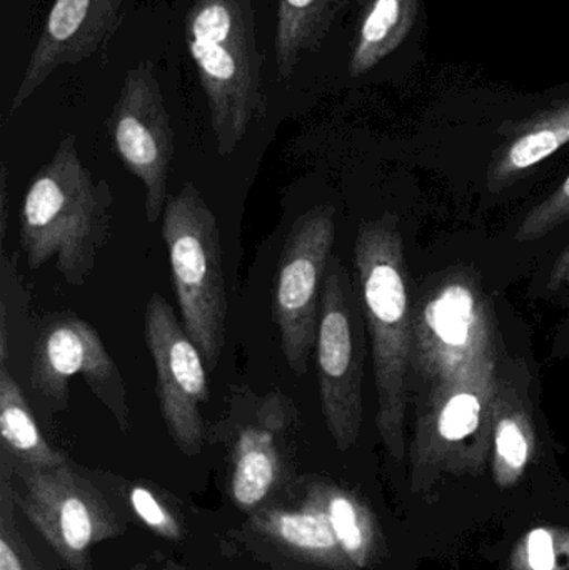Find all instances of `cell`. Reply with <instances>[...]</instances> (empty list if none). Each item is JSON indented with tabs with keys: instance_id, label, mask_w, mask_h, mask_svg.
Returning <instances> with one entry per match:
<instances>
[{
	"instance_id": "obj_1",
	"label": "cell",
	"mask_w": 569,
	"mask_h": 570,
	"mask_svg": "<svg viewBox=\"0 0 569 570\" xmlns=\"http://www.w3.org/2000/svg\"><path fill=\"white\" fill-rule=\"evenodd\" d=\"M112 193L89 173L76 137L60 140L33 176L20 209V247L30 271L53 261L67 284L84 285L109 239Z\"/></svg>"
},
{
	"instance_id": "obj_2",
	"label": "cell",
	"mask_w": 569,
	"mask_h": 570,
	"mask_svg": "<svg viewBox=\"0 0 569 570\" xmlns=\"http://www.w3.org/2000/svg\"><path fill=\"white\" fill-rule=\"evenodd\" d=\"M354 261L373 348L377 428L387 448L400 458L411 399L413 315L396 217L384 214L380 219L361 224Z\"/></svg>"
},
{
	"instance_id": "obj_3",
	"label": "cell",
	"mask_w": 569,
	"mask_h": 570,
	"mask_svg": "<svg viewBox=\"0 0 569 570\" xmlns=\"http://www.w3.org/2000/svg\"><path fill=\"white\" fill-rule=\"evenodd\" d=\"M501 389L500 351L487 302L468 277H451L413 317L411 395L431 414L454 395H500Z\"/></svg>"
},
{
	"instance_id": "obj_4",
	"label": "cell",
	"mask_w": 569,
	"mask_h": 570,
	"mask_svg": "<svg viewBox=\"0 0 569 570\" xmlns=\"http://www.w3.org/2000/svg\"><path fill=\"white\" fill-rule=\"evenodd\" d=\"M186 30L217 153L229 156L266 110L253 0H194Z\"/></svg>"
},
{
	"instance_id": "obj_5",
	"label": "cell",
	"mask_w": 569,
	"mask_h": 570,
	"mask_svg": "<svg viewBox=\"0 0 569 570\" xmlns=\"http://www.w3.org/2000/svg\"><path fill=\"white\" fill-rule=\"evenodd\" d=\"M160 233L169 253L184 328L203 354L206 367L214 371L226 344L229 302L219 226L194 184H184L176 196L167 199Z\"/></svg>"
},
{
	"instance_id": "obj_6",
	"label": "cell",
	"mask_w": 569,
	"mask_h": 570,
	"mask_svg": "<svg viewBox=\"0 0 569 570\" xmlns=\"http://www.w3.org/2000/svg\"><path fill=\"white\" fill-rule=\"evenodd\" d=\"M316 364L324 421L337 448L347 449L363 422L364 325L350 274L334 257L321 295Z\"/></svg>"
},
{
	"instance_id": "obj_7",
	"label": "cell",
	"mask_w": 569,
	"mask_h": 570,
	"mask_svg": "<svg viewBox=\"0 0 569 570\" xmlns=\"http://www.w3.org/2000/svg\"><path fill=\"white\" fill-rule=\"evenodd\" d=\"M336 210L317 206L297 217L277 264L273 314L287 365L304 375L316 347L321 295L336 237Z\"/></svg>"
},
{
	"instance_id": "obj_8",
	"label": "cell",
	"mask_w": 569,
	"mask_h": 570,
	"mask_svg": "<svg viewBox=\"0 0 569 570\" xmlns=\"http://www.w3.org/2000/svg\"><path fill=\"white\" fill-rule=\"evenodd\" d=\"M82 375L120 428L129 422L126 385L94 325L73 315H49L33 342L30 389L53 412L69 404V382Z\"/></svg>"
},
{
	"instance_id": "obj_9",
	"label": "cell",
	"mask_w": 569,
	"mask_h": 570,
	"mask_svg": "<svg viewBox=\"0 0 569 570\" xmlns=\"http://www.w3.org/2000/svg\"><path fill=\"white\" fill-rule=\"evenodd\" d=\"M144 334L156 367L157 399L170 438L184 454H197L206 439L200 409L209 401L203 354L160 294H153L147 302Z\"/></svg>"
},
{
	"instance_id": "obj_10",
	"label": "cell",
	"mask_w": 569,
	"mask_h": 570,
	"mask_svg": "<svg viewBox=\"0 0 569 570\" xmlns=\"http://www.w3.org/2000/svg\"><path fill=\"white\" fill-rule=\"evenodd\" d=\"M117 157L146 190V217L157 223L167 204L174 130L150 63L130 69L109 122Z\"/></svg>"
},
{
	"instance_id": "obj_11",
	"label": "cell",
	"mask_w": 569,
	"mask_h": 570,
	"mask_svg": "<svg viewBox=\"0 0 569 570\" xmlns=\"http://www.w3.org/2000/svg\"><path fill=\"white\" fill-rule=\"evenodd\" d=\"M126 0H56L12 99L17 112L60 66L92 56L120 22Z\"/></svg>"
},
{
	"instance_id": "obj_12",
	"label": "cell",
	"mask_w": 569,
	"mask_h": 570,
	"mask_svg": "<svg viewBox=\"0 0 569 570\" xmlns=\"http://www.w3.org/2000/svg\"><path fill=\"white\" fill-rule=\"evenodd\" d=\"M12 468L29 485L32 515L39 528L70 561L82 558L96 538V514L89 501L92 492L66 464L53 469Z\"/></svg>"
},
{
	"instance_id": "obj_13",
	"label": "cell",
	"mask_w": 569,
	"mask_h": 570,
	"mask_svg": "<svg viewBox=\"0 0 569 570\" xmlns=\"http://www.w3.org/2000/svg\"><path fill=\"white\" fill-rule=\"evenodd\" d=\"M356 36L347 72L363 79L394 60L420 57L424 29L423 0H360Z\"/></svg>"
},
{
	"instance_id": "obj_14",
	"label": "cell",
	"mask_w": 569,
	"mask_h": 570,
	"mask_svg": "<svg viewBox=\"0 0 569 570\" xmlns=\"http://www.w3.org/2000/svg\"><path fill=\"white\" fill-rule=\"evenodd\" d=\"M514 130L517 134L491 169V193L510 186L521 173L543 163L569 144V97L538 110Z\"/></svg>"
},
{
	"instance_id": "obj_15",
	"label": "cell",
	"mask_w": 569,
	"mask_h": 570,
	"mask_svg": "<svg viewBox=\"0 0 569 570\" xmlns=\"http://www.w3.org/2000/svg\"><path fill=\"white\" fill-rule=\"evenodd\" d=\"M0 435L2 455L12 465L53 469L66 464V458L43 439L32 409L7 364H0Z\"/></svg>"
},
{
	"instance_id": "obj_16",
	"label": "cell",
	"mask_w": 569,
	"mask_h": 570,
	"mask_svg": "<svg viewBox=\"0 0 569 570\" xmlns=\"http://www.w3.org/2000/svg\"><path fill=\"white\" fill-rule=\"evenodd\" d=\"M346 0H279L276 66L279 79L293 76L301 57L320 46Z\"/></svg>"
},
{
	"instance_id": "obj_17",
	"label": "cell",
	"mask_w": 569,
	"mask_h": 570,
	"mask_svg": "<svg viewBox=\"0 0 569 570\" xmlns=\"http://www.w3.org/2000/svg\"><path fill=\"white\" fill-rule=\"evenodd\" d=\"M521 399L523 397L514 391L513 385L503 384L497 414H494L497 415L494 442H497L498 459L513 471L523 469L530 458L528 421Z\"/></svg>"
},
{
	"instance_id": "obj_18",
	"label": "cell",
	"mask_w": 569,
	"mask_h": 570,
	"mask_svg": "<svg viewBox=\"0 0 569 570\" xmlns=\"http://www.w3.org/2000/svg\"><path fill=\"white\" fill-rule=\"evenodd\" d=\"M273 529L284 542L303 551H331L337 544L330 515L320 512H281L273 519Z\"/></svg>"
},
{
	"instance_id": "obj_19",
	"label": "cell",
	"mask_w": 569,
	"mask_h": 570,
	"mask_svg": "<svg viewBox=\"0 0 569 570\" xmlns=\"http://www.w3.org/2000/svg\"><path fill=\"white\" fill-rule=\"evenodd\" d=\"M12 464L2 455V514H0V570H42L37 564L30 549L20 538L19 529L13 521L12 485L10 472Z\"/></svg>"
},
{
	"instance_id": "obj_20",
	"label": "cell",
	"mask_w": 569,
	"mask_h": 570,
	"mask_svg": "<svg viewBox=\"0 0 569 570\" xmlns=\"http://www.w3.org/2000/svg\"><path fill=\"white\" fill-rule=\"evenodd\" d=\"M569 219V176L565 183L548 197L540 206L534 207L521 226L518 227L514 239L518 243H531L548 236L551 230L560 227Z\"/></svg>"
},
{
	"instance_id": "obj_21",
	"label": "cell",
	"mask_w": 569,
	"mask_h": 570,
	"mask_svg": "<svg viewBox=\"0 0 569 570\" xmlns=\"http://www.w3.org/2000/svg\"><path fill=\"white\" fill-rule=\"evenodd\" d=\"M330 521L337 542L347 552H356L363 548V534L357 525L356 511L346 498H334L330 505Z\"/></svg>"
},
{
	"instance_id": "obj_22",
	"label": "cell",
	"mask_w": 569,
	"mask_h": 570,
	"mask_svg": "<svg viewBox=\"0 0 569 570\" xmlns=\"http://www.w3.org/2000/svg\"><path fill=\"white\" fill-rule=\"evenodd\" d=\"M130 502H133L134 511L140 519L146 522L149 528L164 534H174L173 519L167 514L166 509L156 501L149 489L134 488L130 492Z\"/></svg>"
},
{
	"instance_id": "obj_23",
	"label": "cell",
	"mask_w": 569,
	"mask_h": 570,
	"mask_svg": "<svg viewBox=\"0 0 569 570\" xmlns=\"http://www.w3.org/2000/svg\"><path fill=\"white\" fill-rule=\"evenodd\" d=\"M528 558L533 570L555 569L553 539L545 529L531 532L528 539Z\"/></svg>"
},
{
	"instance_id": "obj_24",
	"label": "cell",
	"mask_w": 569,
	"mask_h": 570,
	"mask_svg": "<svg viewBox=\"0 0 569 570\" xmlns=\"http://www.w3.org/2000/svg\"><path fill=\"white\" fill-rule=\"evenodd\" d=\"M7 217H9V190H7V167L0 169V240L6 239Z\"/></svg>"
},
{
	"instance_id": "obj_25",
	"label": "cell",
	"mask_w": 569,
	"mask_h": 570,
	"mask_svg": "<svg viewBox=\"0 0 569 570\" xmlns=\"http://www.w3.org/2000/svg\"><path fill=\"white\" fill-rule=\"evenodd\" d=\"M569 281V247L561 253L558 257L557 264H555L553 271H551L550 283L548 287L558 288Z\"/></svg>"
}]
</instances>
